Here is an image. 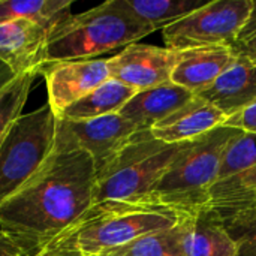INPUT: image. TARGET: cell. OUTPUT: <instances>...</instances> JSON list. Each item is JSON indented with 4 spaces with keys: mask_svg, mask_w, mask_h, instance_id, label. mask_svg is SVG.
I'll use <instances>...</instances> for the list:
<instances>
[{
    "mask_svg": "<svg viewBox=\"0 0 256 256\" xmlns=\"http://www.w3.org/2000/svg\"><path fill=\"white\" fill-rule=\"evenodd\" d=\"M254 8V0H213L162 30L165 46L188 51L234 46Z\"/></svg>",
    "mask_w": 256,
    "mask_h": 256,
    "instance_id": "7",
    "label": "cell"
},
{
    "mask_svg": "<svg viewBox=\"0 0 256 256\" xmlns=\"http://www.w3.org/2000/svg\"><path fill=\"white\" fill-rule=\"evenodd\" d=\"M180 225L184 256H237L219 212L210 206L183 213Z\"/></svg>",
    "mask_w": 256,
    "mask_h": 256,
    "instance_id": "12",
    "label": "cell"
},
{
    "mask_svg": "<svg viewBox=\"0 0 256 256\" xmlns=\"http://www.w3.org/2000/svg\"><path fill=\"white\" fill-rule=\"evenodd\" d=\"M195 96L231 117L256 100V63L244 56L225 69L207 88Z\"/></svg>",
    "mask_w": 256,
    "mask_h": 256,
    "instance_id": "13",
    "label": "cell"
},
{
    "mask_svg": "<svg viewBox=\"0 0 256 256\" xmlns=\"http://www.w3.org/2000/svg\"><path fill=\"white\" fill-rule=\"evenodd\" d=\"M219 214L237 246V256H256V207Z\"/></svg>",
    "mask_w": 256,
    "mask_h": 256,
    "instance_id": "24",
    "label": "cell"
},
{
    "mask_svg": "<svg viewBox=\"0 0 256 256\" xmlns=\"http://www.w3.org/2000/svg\"><path fill=\"white\" fill-rule=\"evenodd\" d=\"M46 84L48 105L58 117L75 102L110 80L108 64L104 58L69 60L46 64L42 72Z\"/></svg>",
    "mask_w": 256,
    "mask_h": 256,
    "instance_id": "10",
    "label": "cell"
},
{
    "mask_svg": "<svg viewBox=\"0 0 256 256\" xmlns=\"http://www.w3.org/2000/svg\"><path fill=\"white\" fill-rule=\"evenodd\" d=\"M138 130L118 112L92 120L57 117L54 152L81 150L92 158L98 172Z\"/></svg>",
    "mask_w": 256,
    "mask_h": 256,
    "instance_id": "8",
    "label": "cell"
},
{
    "mask_svg": "<svg viewBox=\"0 0 256 256\" xmlns=\"http://www.w3.org/2000/svg\"><path fill=\"white\" fill-rule=\"evenodd\" d=\"M34 78L36 75L33 74L20 75L0 93V144L14 123L22 116V108Z\"/></svg>",
    "mask_w": 256,
    "mask_h": 256,
    "instance_id": "23",
    "label": "cell"
},
{
    "mask_svg": "<svg viewBox=\"0 0 256 256\" xmlns=\"http://www.w3.org/2000/svg\"><path fill=\"white\" fill-rule=\"evenodd\" d=\"M118 3L138 21L153 30L165 28L189 14L206 6L202 0H118Z\"/></svg>",
    "mask_w": 256,
    "mask_h": 256,
    "instance_id": "18",
    "label": "cell"
},
{
    "mask_svg": "<svg viewBox=\"0 0 256 256\" xmlns=\"http://www.w3.org/2000/svg\"><path fill=\"white\" fill-rule=\"evenodd\" d=\"M182 52L166 46L132 44L106 60L110 78L136 92L170 84Z\"/></svg>",
    "mask_w": 256,
    "mask_h": 256,
    "instance_id": "9",
    "label": "cell"
},
{
    "mask_svg": "<svg viewBox=\"0 0 256 256\" xmlns=\"http://www.w3.org/2000/svg\"><path fill=\"white\" fill-rule=\"evenodd\" d=\"M225 120V114H222L218 108L204 99L194 96L188 104L156 123L150 132L153 138L162 142L177 144L198 138L218 126H222Z\"/></svg>",
    "mask_w": 256,
    "mask_h": 256,
    "instance_id": "14",
    "label": "cell"
},
{
    "mask_svg": "<svg viewBox=\"0 0 256 256\" xmlns=\"http://www.w3.org/2000/svg\"><path fill=\"white\" fill-rule=\"evenodd\" d=\"M57 116L48 104L22 114L0 144V204L20 190L54 152Z\"/></svg>",
    "mask_w": 256,
    "mask_h": 256,
    "instance_id": "6",
    "label": "cell"
},
{
    "mask_svg": "<svg viewBox=\"0 0 256 256\" xmlns=\"http://www.w3.org/2000/svg\"><path fill=\"white\" fill-rule=\"evenodd\" d=\"M256 165V134L238 132L226 146L218 180L222 182Z\"/></svg>",
    "mask_w": 256,
    "mask_h": 256,
    "instance_id": "22",
    "label": "cell"
},
{
    "mask_svg": "<svg viewBox=\"0 0 256 256\" xmlns=\"http://www.w3.org/2000/svg\"><path fill=\"white\" fill-rule=\"evenodd\" d=\"M238 132L222 124L186 141L147 201L180 213L207 206L208 190L218 180L224 152Z\"/></svg>",
    "mask_w": 256,
    "mask_h": 256,
    "instance_id": "4",
    "label": "cell"
},
{
    "mask_svg": "<svg viewBox=\"0 0 256 256\" xmlns=\"http://www.w3.org/2000/svg\"><path fill=\"white\" fill-rule=\"evenodd\" d=\"M183 213L150 201H104L93 204L68 231L84 256L102 255L147 234L174 228Z\"/></svg>",
    "mask_w": 256,
    "mask_h": 256,
    "instance_id": "3",
    "label": "cell"
},
{
    "mask_svg": "<svg viewBox=\"0 0 256 256\" xmlns=\"http://www.w3.org/2000/svg\"><path fill=\"white\" fill-rule=\"evenodd\" d=\"M154 30L132 16L118 0H108L86 12L70 15L48 38L45 62L93 60L117 48L136 44Z\"/></svg>",
    "mask_w": 256,
    "mask_h": 256,
    "instance_id": "2",
    "label": "cell"
},
{
    "mask_svg": "<svg viewBox=\"0 0 256 256\" xmlns=\"http://www.w3.org/2000/svg\"><path fill=\"white\" fill-rule=\"evenodd\" d=\"M232 50L238 56H244L256 63V0H254L252 12L242 28Z\"/></svg>",
    "mask_w": 256,
    "mask_h": 256,
    "instance_id": "25",
    "label": "cell"
},
{
    "mask_svg": "<svg viewBox=\"0 0 256 256\" xmlns=\"http://www.w3.org/2000/svg\"><path fill=\"white\" fill-rule=\"evenodd\" d=\"M110 256H184L180 222L170 230L147 234L132 243L102 254Z\"/></svg>",
    "mask_w": 256,
    "mask_h": 256,
    "instance_id": "21",
    "label": "cell"
},
{
    "mask_svg": "<svg viewBox=\"0 0 256 256\" xmlns=\"http://www.w3.org/2000/svg\"><path fill=\"white\" fill-rule=\"evenodd\" d=\"M194 96L189 90L170 82L138 92L118 114L140 130H150L156 123L188 104Z\"/></svg>",
    "mask_w": 256,
    "mask_h": 256,
    "instance_id": "16",
    "label": "cell"
},
{
    "mask_svg": "<svg viewBox=\"0 0 256 256\" xmlns=\"http://www.w3.org/2000/svg\"><path fill=\"white\" fill-rule=\"evenodd\" d=\"M184 142L166 144L150 130H138L96 172L94 202L147 200Z\"/></svg>",
    "mask_w": 256,
    "mask_h": 256,
    "instance_id": "5",
    "label": "cell"
},
{
    "mask_svg": "<svg viewBox=\"0 0 256 256\" xmlns=\"http://www.w3.org/2000/svg\"><path fill=\"white\" fill-rule=\"evenodd\" d=\"M70 8V0H0V24L22 18L52 32L72 15Z\"/></svg>",
    "mask_w": 256,
    "mask_h": 256,
    "instance_id": "19",
    "label": "cell"
},
{
    "mask_svg": "<svg viewBox=\"0 0 256 256\" xmlns=\"http://www.w3.org/2000/svg\"><path fill=\"white\" fill-rule=\"evenodd\" d=\"M96 170L81 152H52L40 170L0 204V230L45 248L94 202Z\"/></svg>",
    "mask_w": 256,
    "mask_h": 256,
    "instance_id": "1",
    "label": "cell"
},
{
    "mask_svg": "<svg viewBox=\"0 0 256 256\" xmlns=\"http://www.w3.org/2000/svg\"><path fill=\"white\" fill-rule=\"evenodd\" d=\"M207 206L218 212H234L256 207V165L216 182L208 190Z\"/></svg>",
    "mask_w": 256,
    "mask_h": 256,
    "instance_id": "20",
    "label": "cell"
},
{
    "mask_svg": "<svg viewBox=\"0 0 256 256\" xmlns=\"http://www.w3.org/2000/svg\"><path fill=\"white\" fill-rule=\"evenodd\" d=\"M224 126L238 129L242 132H250L256 134V100L246 106L243 111L228 117L224 123Z\"/></svg>",
    "mask_w": 256,
    "mask_h": 256,
    "instance_id": "27",
    "label": "cell"
},
{
    "mask_svg": "<svg viewBox=\"0 0 256 256\" xmlns=\"http://www.w3.org/2000/svg\"><path fill=\"white\" fill-rule=\"evenodd\" d=\"M90 256H110V255H90Z\"/></svg>",
    "mask_w": 256,
    "mask_h": 256,
    "instance_id": "30",
    "label": "cell"
},
{
    "mask_svg": "<svg viewBox=\"0 0 256 256\" xmlns=\"http://www.w3.org/2000/svg\"><path fill=\"white\" fill-rule=\"evenodd\" d=\"M136 93L138 92L135 88L110 78L92 90L81 100L64 110L58 117L68 120H92L110 114H117Z\"/></svg>",
    "mask_w": 256,
    "mask_h": 256,
    "instance_id": "17",
    "label": "cell"
},
{
    "mask_svg": "<svg viewBox=\"0 0 256 256\" xmlns=\"http://www.w3.org/2000/svg\"><path fill=\"white\" fill-rule=\"evenodd\" d=\"M16 76H15V74L3 63V62H0V93L15 80Z\"/></svg>",
    "mask_w": 256,
    "mask_h": 256,
    "instance_id": "29",
    "label": "cell"
},
{
    "mask_svg": "<svg viewBox=\"0 0 256 256\" xmlns=\"http://www.w3.org/2000/svg\"><path fill=\"white\" fill-rule=\"evenodd\" d=\"M42 250H44V249H42ZM38 256H42V252H40V254H39V255H38Z\"/></svg>",
    "mask_w": 256,
    "mask_h": 256,
    "instance_id": "31",
    "label": "cell"
},
{
    "mask_svg": "<svg viewBox=\"0 0 256 256\" xmlns=\"http://www.w3.org/2000/svg\"><path fill=\"white\" fill-rule=\"evenodd\" d=\"M42 246L0 230V256H38Z\"/></svg>",
    "mask_w": 256,
    "mask_h": 256,
    "instance_id": "26",
    "label": "cell"
},
{
    "mask_svg": "<svg viewBox=\"0 0 256 256\" xmlns=\"http://www.w3.org/2000/svg\"><path fill=\"white\" fill-rule=\"evenodd\" d=\"M42 256H84L82 252L78 249L75 242L63 232L60 237L52 240L50 244H46L42 250Z\"/></svg>",
    "mask_w": 256,
    "mask_h": 256,
    "instance_id": "28",
    "label": "cell"
},
{
    "mask_svg": "<svg viewBox=\"0 0 256 256\" xmlns=\"http://www.w3.org/2000/svg\"><path fill=\"white\" fill-rule=\"evenodd\" d=\"M51 30L28 21L10 20L0 24V62H3L15 76L38 75L46 66L45 50Z\"/></svg>",
    "mask_w": 256,
    "mask_h": 256,
    "instance_id": "11",
    "label": "cell"
},
{
    "mask_svg": "<svg viewBox=\"0 0 256 256\" xmlns=\"http://www.w3.org/2000/svg\"><path fill=\"white\" fill-rule=\"evenodd\" d=\"M171 82L196 94L207 88L225 69H228L238 54L231 46H207L180 51Z\"/></svg>",
    "mask_w": 256,
    "mask_h": 256,
    "instance_id": "15",
    "label": "cell"
}]
</instances>
